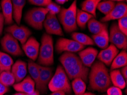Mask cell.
<instances>
[{"label":"cell","instance_id":"obj_1","mask_svg":"<svg viewBox=\"0 0 127 95\" xmlns=\"http://www.w3.org/2000/svg\"><path fill=\"white\" fill-rule=\"evenodd\" d=\"M59 61L69 79L72 80L80 78L85 82L87 81L89 69L83 64L79 57L76 54L64 52L59 58Z\"/></svg>","mask_w":127,"mask_h":95},{"label":"cell","instance_id":"obj_2","mask_svg":"<svg viewBox=\"0 0 127 95\" xmlns=\"http://www.w3.org/2000/svg\"><path fill=\"white\" fill-rule=\"evenodd\" d=\"M91 66L88 74L90 88L100 92H105L112 84L107 68L100 61L95 62Z\"/></svg>","mask_w":127,"mask_h":95},{"label":"cell","instance_id":"obj_3","mask_svg":"<svg viewBox=\"0 0 127 95\" xmlns=\"http://www.w3.org/2000/svg\"><path fill=\"white\" fill-rule=\"evenodd\" d=\"M53 39L51 35L43 34L41 38L38 57V64L50 66L54 64Z\"/></svg>","mask_w":127,"mask_h":95},{"label":"cell","instance_id":"obj_4","mask_svg":"<svg viewBox=\"0 0 127 95\" xmlns=\"http://www.w3.org/2000/svg\"><path fill=\"white\" fill-rule=\"evenodd\" d=\"M77 0H74L68 8H61L58 13V19L65 32H71L78 29L76 24Z\"/></svg>","mask_w":127,"mask_h":95},{"label":"cell","instance_id":"obj_5","mask_svg":"<svg viewBox=\"0 0 127 95\" xmlns=\"http://www.w3.org/2000/svg\"><path fill=\"white\" fill-rule=\"evenodd\" d=\"M48 88L51 92L61 91L66 94H71L72 88L66 72L63 68L58 65L55 74L50 81Z\"/></svg>","mask_w":127,"mask_h":95},{"label":"cell","instance_id":"obj_6","mask_svg":"<svg viewBox=\"0 0 127 95\" xmlns=\"http://www.w3.org/2000/svg\"><path fill=\"white\" fill-rule=\"evenodd\" d=\"M49 13L46 7H34L29 10L25 16L26 22L32 28L41 30L43 28V22Z\"/></svg>","mask_w":127,"mask_h":95},{"label":"cell","instance_id":"obj_7","mask_svg":"<svg viewBox=\"0 0 127 95\" xmlns=\"http://www.w3.org/2000/svg\"><path fill=\"white\" fill-rule=\"evenodd\" d=\"M2 50L7 54L13 56H20L23 54L19 42L16 39L9 33H6L1 40Z\"/></svg>","mask_w":127,"mask_h":95},{"label":"cell","instance_id":"obj_8","mask_svg":"<svg viewBox=\"0 0 127 95\" xmlns=\"http://www.w3.org/2000/svg\"><path fill=\"white\" fill-rule=\"evenodd\" d=\"M109 41L118 49L127 50V38L123 32L119 29L117 24L113 23L110 28L109 34Z\"/></svg>","mask_w":127,"mask_h":95},{"label":"cell","instance_id":"obj_9","mask_svg":"<svg viewBox=\"0 0 127 95\" xmlns=\"http://www.w3.org/2000/svg\"><path fill=\"white\" fill-rule=\"evenodd\" d=\"M85 46L79 44L74 40L67 38H59L57 40L55 48L57 52H79L83 50Z\"/></svg>","mask_w":127,"mask_h":95},{"label":"cell","instance_id":"obj_10","mask_svg":"<svg viewBox=\"0 0 127 95\" xmlns=\"http://www.w3.org/2000/svg\"><path fill=\"white\" fill-rule=\"evenodd\" d=\"M43 26L46 33L49 35H57L63 36V32L56 15L48 13L43 22Z\"/></svg>","mask_w":127,"mask_h":95},{"label":"cell","instance_id":"obj_11","mask_svg":"<svg viewBox=\"0 0 127 95\" xmlns=\"http://www.w3.org/2000/svg\"><path fill=\"white\" fill-rule=\"evenodd\" d=\"M7 33L10 34L13 37L24 44L32 34V32L28 28L24 26H19L14 24L6 28Z\"/></svg>","mask_w":127,"mask_h":95},{"label":"cell","instance_id":"obj_12","mask_svg":"<svg viewBox=\"0 0 127 95\" xmlns=\"http://www.w3.org/2000/svg\"><path fill=\"white\" fill-rule=\"evenodd\" d=\"M40 44L36 39L31 36L22 44V50L28 58L32 61H35L39 54Z\"/></svg>","mask_w":127,"mask_h":95},{"label":"cell","instance_id":"obj_13","mask_svg":"<svg viewBox=\"0 0 127 95\" xmlns=\"http://www.w3.org/2000/svg\"><path fill=\"white\" fill-rule=\"evenodd\" d=\"M39 73L40 90L39 92L45 93L47 90L48 85L53 77V68L48 66H43L38 64Z\"/></svg>","mask_w":127,"mask_h":95},{"label":"cell","instance_id":"obj_14","mask_svg":"<svg viewBox=\"0 0 127 95\" xmlns=\"http://www.w3.org/2000/svg\"><path fill=\"white\" fill-rule=\"evenodd\" d=\"M127 14V6L124 2H119L113 9L108 14L105 15L101 19V22H106L109 21L116 20L122 18L123 16Z\"/></svg>","mask_w":127,"mask_h":95},{"label":"cell","instance_id":"obj_15","mask_svg":"<svg viewBox=\"0 0 127 95\" xmlns=\"http://www.w3.org/2000/svg\"><path fill=\"white\" fill-rule=\"evenodd\" d=\"M119 52L118 48L113 44H111L100 52L97 54V57L99 61L105 65H110Z\"/></svg>","mask_w":127,"mask_h":95},{"label":"cell","instance_id":"obj_16","mask_svg":"<svg viewBox=\"0 0 127 95\" xmlns=\"http://www.w3.org/2000/svg\"><path fill=\"white\" fill-rule=\"evenodd\" d=\"M13 88L17 92L30 95L34 93L35 91V84L32 77L28 76L20 82L13 85Z\"/></svg>","mask_w":127,"mask_h":95},{"label":"cell","instance_id":"obj_17","mask_svg":"<svg viewBox=\"0 0 127 95\" xmlns=\"http://www.w3.org/2000/svg\"><path fill=\"white\" fill-rule=\"evenodd\" d=\"M98 54L96 49L93 47H88L79 52V57L83 64L87 67H91Z\"/></svg>","mask_w":127,"mask_h":95},{"label":"cell","instance_id":"obj_18","mask_svg":"<svg viewBox=\"0 0 127 95\" xmlns=\"http://www.w3.org/2000/svg\"><path fill=\"white\" fill-rule=\"evenodd\" d=\"M11 72L14 75L15 82L18 83L26 76L28 72V66L25 62L18 60L11 67Z\"/></svg>","mask_w":127,"mask_h":95},{"label":"cell","instance_id":"obj_19","mask_svg":"<svg viewBox=\"0 0 127 95\" xmlns=\"http://www.w3.org/2000/svg\"><path fill=\"white\" fill-rule=\"evenodd\" d=\"M1 8L4 17L5 24L8 25L13 22V8L11 0H2Z\"/></svg>","mask_w":127,"mask_h":95},{"label":"cell","instance_id":"obj_20","mask_svg":"<svg viewBox=\"0 0 127 95\" xmlns=\"http://www.w3.org/2000/svg\"><path fill=\"white\" fill-rule=\"evenodd\" d=\"M13 8V18L18 25L21 24L23 9L25 5L26 0H11Z\"/></svg>","mask_w":127,"mask_h":95},{"label":"cell","instance_id":"obj_21","mask_svg":"<svg viewBox=\"0 0 127 95\" xmlns=\"http://www.w3.org/2000/svg\"><path fill=\"white\" fill-rule=\"evenodd\" d=\"M91 38L94 43L102 49H104L109 46V34L108 29L97 34L93 35Z\"/></svg>","mask_w":127,"mask_h":95},{"label":"cell","instance_id":"obj_22","mask_svg":"<svg viewBox=\"0 0 127 95\" xmlns=\"http://www.w3.org/2000/svg\"><path fill=\"white\" fill-rule=\"evenodd\" d=\"M110 78L111 83L113 86L118 87L121 90L124 89L126 87L127 80L123 76L120 71L119 69H113L110 72Z\"/></svg>","mask_w":127,"mask_h":95},{"label":"cell","instance_id":"obj_23","mask_svg":"<svg viewBox=\"0 0 127 95\" xmlns=\"http://www.w3.org/2000/svg\"><path fill=\"white\" fill-rule=\"evenodd\" d=\"M88 30L94 35L97 34L108 29V24L97 21L94 18H91L87 23Z\"/></svg>","mask_w":127,"mask_h":95},{"label":"cell","instance_id":"obj_24","mask_svg":"<svg viewBox=\"0 0 127 95\" xmlns=\"http://www.w3.org/2000/svg\"><path fill=\"white\" fill-rule=\"evenodd\" d=\"M127 64V53L126 50H123L119 52L116 57L113 59L111 64V69H116L126 66Z\"/></svg>","mask_w":127,"mask_h":95},{"label":"cell","instance_id":"obj_25","mask_svg":"<svg viewBox=\"0 0 127 95\" xmlns=\"http://www.w3.org/2000/svg\"><path fill=\"white\" fill-rule=\"evenodd\" d=\"M28 70L30 75V77L35 82L36 89L38 91H39L41 86H40L39 73L38 71V64L30 60L28 62Z\"/></svg>","mask_w":127,"mask_h":95},{"label":"cell","instance_id":"obj_26","mask_svg":"<svg viewBox=\"0 0 127 95\" xmlns=\"http://www.w3.org/2000/svg\"><path fill=\"white\" fill-rule=\"evenodd\" d=\"M101 0H85L81 4L82 10L86 11L95 17L96 9L99 3Z\"/></svg>","mask_w":127,"mask_h":95},{"label":"cell","instance_id":"obj_27","mask_svg":"<svg viewBox=\"0 0 127 95\" xmlns=\"http://www.w3.org/2000/svg\"><path fill=\"white\" fill-rule=\"evenodd\" d=\"M92 18H94L93 15L89 13L77 9L76 10V24L80 28L84 29L88 21Z\"/></svg>","mask_w":127,"mask_h":95},{"label":"cell","instance_id":"obj_28","mask_svg":"<svg viewBox=\"0 0 127 95\" xmlns=\"http://www.w3.org/2000/svg\"><path fill=\"white\" fill-rule=\"evenodd\" d=\"M13 63V60L10 55L0 51V70L1 71H11Z\"/></svg>","mask_w":127,"mask_h":95},{"label":"cell","instance_id":"obj_29","mask_svg":"<svg viewBox=\"0 0 127 95\" xmlns=\"http://www.w3.org/2000/svg\"><path fill=\"white\" fill-rule=\"evenodd\" d=\"M71 36L73 40L84 46L95 44L92 39L85 34L81 32H73Z\"/></svg>","mask_w":127,"mask_h":95},{"label":"cell","instance_id":"obj_30","mask_svg":"<svg viewBox=\"0 0 127 95\" xmlns=\"http://www.w3.org/2000/svg\"><path fill=\"white\" fill-rule=\"evenodd\" d=\"M0 81L7 87L13 86L15 82L14 75L11 71H1L0 72Z\"/></svg>","mask_w":127,"mask_h":95},{"label":"cell","instance_id":"obj_31","mask_svg":"<svg viewBox=\"0 0 127 95\" xmlns=\"http://www.w3.org/2000/svg\"><path fill=\"white\" fill-rule=\"evenodd\" d=\"M71 84V88L75 93V95H80L85 92L86 84L85 81L80 78L73 79Z\"/></svg>","mask_w":127,"mask_h":95},{"label":"cell","instance_id":"obj_32","mask_svg":"<svg viewBox=\"0 0 127 95\" xmlns=\"http://www.w3.org/2000/svg\"><path fill=\"white\" fill-rule=\"evenodd\" d=\"M116 3L111 1H100L97 5V9L103 14L107 15L115 7Z\"/></svg>","mask_w":127,"mask_h":95},{"label":"cell","instance_id":"obj_33","mask_svg":"<svg viewBox=\"0 0 127 95\" xmlns=\"http://www.w3.org/2000/svg\"><path fill=\"white\" fill-rule=\"evenodd\" d=\"M117 26L121 32L127 35V14L118 19Z\"/></svg>","mask_w":127,"mask_h":95},{"label":"cell","instance_id":"obj_34","mask_svg":"<svg viewBox=\"0 0 127 95\" xmlns=\"http://www.w3.org/2000/svg\"><path fill=\"white\" fill-rule=\"evenodd\" d=\"M46 7L49 13L54 15L58 14L60 12L61 9L60 5H58L57 3L55 2H53L50 3Z\"/></svg>","mask_w":127,"mask_h":95},{"label":"cell","instance_id":"obj_35","mask_svg":"<svg viewBox=\"0 0 127 95\" xmlns=\"http://www.w3.org/2000/svg\"><path fill=\"white\" fill-rule=\"evenodd\" d=\"M28 1L30 4L43 7H46L52 2L51 0H28Z\"/></svg>","mask_w":127,"mask_h":95},{"label":"cell","instance_id":"obj_36","mask_svg":"<svg viewBox=\"0 0 127 95\" xmlns=\"http://www.w3.org/2000/svg\"><path fill=\"white\" fill-rule=\"evenodd\" d=\"M106 91L107 95H123L121 89L115 86L109 87Z\"/></svg>","mask_w":127,"mask_h":95},{"label":"cell","instance_id":"obj_37","mask_svg":"<svg viewBox=\"0 0 127 95\" xmlns=\"http://www.w3.org/2000/svg\"><path fill=\"white\" fill-rule=\"evenodd\" d=\"M0 70V72H1ZM9 91V87L5 86L0 81V95H4Z\"/></svg>","mask_w":127,"mask_h":95},{"label":"cell","instance_id":"obj_38","mask_svg":"<svg viewBox=\"0 0 127 95\" xmlns=\"http://www.w3.org/2000/svg\"><path fill=\"white\" fill-rule=\"evenodd\" d=\"M4 24H5L4 17L3 16L2 13L0 12V36H1L2 34Z\"/></svg>","mask_w":127,"mask_h":95},{"label":"cell","instance_id":"obj_39","mask_svg":"<svg viewBox=\"0 0 127 95\" xmlns=\"http://www.w3.org/2000/svg\"><path fill=\"white\" fill-rule=\"evenodd\" d=\"M120 72H121V73H122L123 75V76L124 77V78L127 80V65L126 66L122 67V70H121Z\"/></svg>","mask_w":127,"mask_h":95},{"label":"cell","instance_id":"obj_40","mask_svg":"<svg viewBox=\"0 0 127 95\" xmlns=\"http://www.w3.org/2000/svg\"><path fill=\"white\" fill-rule=\"evenodd\" d=\"M50 95H66V93L61 91H58L53 92V93Z\"/></svg>","mask_w":127,"mask_h":95},{"label":"cell","instance_id":"obj_41","mask_svg":"<svg viewBox=\"0 0 127 95\" xmlns=\"http://www.w3.org/2000/svg\"><path fill=\"white\" fill-rule=\"evenodd\" d=\"M68 0H55L56 2L59 3V4H64L66 2L68 1Z\"/></svg>","mask_w":127,"mask_h":95},{"label":"cell","instance_id":"obj_42","mask_svg":"<svg viewBox=\"0 0 127 95\" xmlns=\"http://www.w3.org/2000/svg\"><path fill=\"white\" fill-rule=\"evenodd\" d=\"M28 95H40V92H39V91L36 90L34 91V92L32 93V94Z\"/></svg>","mask_w":127,"mask_h":95},{"label":"cell","instance_id":"obj_43","mask_svg":"<svg viewBox=\"0 0 127 95\" xmlns=\"http://www.w3.org/2000/svg\"><path fill=\"white\" fill-rule=\"evenodd\" d=\"M95 95V94H92L91 92H84V94L80 95Z\"/></svg>","mask_w":127,"mask_h":95},{"label":"cell","instance_id":"obj_44","mask_svg":"<svg viewBox=\"0 0 127 95\" xmlns=\"http://www.w3.org/2000/svg\"><path fill=\"white\" fill-rule=\"evenodd\" d=\"M13 95H28L24 94V93H22V92H18L17 93H16V94H15Z\"/></svg>","mask_w":127,"mask_h":95},{"label":"cell","instance_id":"obj_45","mask_svg":"<svg viewBox=\"0 0 127 95\" xmlns=\"http://www.w3.org/2000/svg\"><path fill=\"white\" fill-rule=\"evenodd\" d=\"M104 1H113V2H124V0H104Z\"/></svg>","mask_w":127,"mask_h":95},{"label":"cell","instance_id":"obj_46","mask_svg":"<svg viewBox=\"0 0 127 95\" xmlns=\"http://www.w3.org/2000/svg\"><path fill=\"white\" fill-rule=\"evenodd\" d=\"M0 9H1V6H0Z\"/></svg>","mask_w":127,"mask_h":95},{"label":"cell","instance_id":"obj_47","mask_svg":"<svg viewBox=\"0 0 127 95\" xmlns=\"http://www.w3.org/2000/svg\"><path fill=\"white\" fill-rule=\"evenodd\" d=\"M124 1H127V0H124Z\"/></svg>","mask_w":127,"mask_h":95}]
</instances>
